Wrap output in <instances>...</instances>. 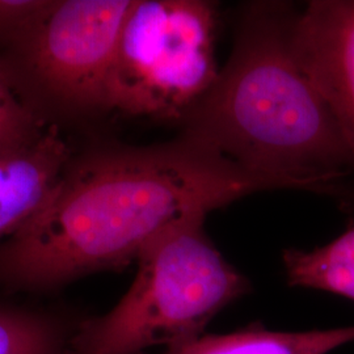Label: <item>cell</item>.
Masks as SVG:
<instances>
[{
  "instance_id": "2",
  "label": "cell",
  "mask_w": 354,
  "mask_h": 354,
  "mask_svg": "<svg viewBox=\"0 0 354 354\" xmlns=\"http://www.w3.org/2000/svg\"><path fill=\"white\" fill-rule=\"evenodd\" d=\"M292 16L277 3L247 10L227 64L181 122L183 134L289 189L346 197L353 156L294 55Z\"/></svg>"
},
{
  "instance_id": "12",
  "label": "cell",
  "mask_w": 354,
  "mask_h": 354,
  "mask_svg": "<svg viewBox=\"0 0 354 354\" xmlns=\"http://www.w3.org/2000/svg\"><path fill=\"white\" fill-rule=\"evenodd\" d=\"M42 122L0 75V140L24 134Z\"/></svg>"
},
{
  "instance_id": "9",
  "label": "cell",
  "mask_w": 354,
  "mask_h": 354,
  "mask_svg": "<svg viewBox=\"0 0 354 354\" xmlns=\"http://www.w3.org/2000/svg\"><path fill=\"white\" fill-rule=\"evenodd\" d=\"M282 261L290 286L327 291L354 301V226L311 251L285 250Z\"/></svg>"
},
{
  "instance_id": "6",
  "label": "cell",
  "mask_w": 354,
  "mask_h": 354,
  "mask_svg": "<svg viewBox=\"0 0 354 354\" xmlns=\"http://www.w3.org/2000/svg\"><path fill=\"white\" fill-rule=\"evenodd\" d=\"M291 48L354 160V0H313L292 16Z\"/></svg>"
},
{
  "instance_id": "3",
  "label": "cell",
  "mask_w": 354,
  "mask_h": 354,
  "mask_svg": "<svg viewBox=\"0 0 354 354\" xmlns=\"http://www.w3.org/2000/svg\"><path fill=\"white\" fill-rule=\"evenodd\" d=\"M206 216L178 221L142 251L133 283L111 311L76 326L61 354H145L203 336L250 282L216 250Z\"/></svg>"
},
{
  "instance_id": "7",
  "label": "cell",
  "mask_w": 354,
  "mask_h": 354,
  "mask_svg": "<svg viewBox=\"0 0 354 354\" xmlns=\"http://www.w3.org/2000/svg\"><path fill=\"white\" fill-rule=\"evenodd\" d=\"M70 162L58 127L45 122L0 140V244L46 209Z\"/></svg>"
},
{
  "instance_id": "8",
  "label": "cell",
  "mask_w": 354,
  "mask_h": 354,
  "mask_svg": "<svg viewBox=\"0 0 354 354\" xmlns=\"http://www.w3.org/2000/svg\"><path fill=\"white\" fill-rule=\"evenodd\" d=\"M354 342V326L302 332L272 330L261 324L223 335H205L165 349V354H328Z\"/></svg>"
},
{
  "instance_id": "1",
  "label": "cell",
  "mask_w": 354,
  "mask_h": 354,
  "mask_svg": "<svg viewBox=\"0 0 354 354\" xmlns=\"http://www.w3.org/2000/svg\"><path fill=\"white\" fill-rule=\"evenodd\" d=\"M269 189L289 188L184 134L102 149L70 167L46 209L0 244V283L44 290L127 268L178 221Z\"/></svg>"
},
{
  "instance_id": "4",
  "label": "cell",
  "mask_w": 354,
  "mask_h": 354,
  "mask_svg": "<svg viewBox=\"0 0 354 354\" xmlns=\"http://www.w3.org/2000/svg\"><path fill=\"white\" fill-rule=\"evenodd\" d=\"M218 13L205 0H133L109 77L106 111L183 122L214 84Z\"/></svg>"
},
{
  "instance_id": "11",
  "label": "cell",
  "mask_w": 354,
  "mask_h": 354,
  "mask_svg": "<svg viewBox=\"0 0 354 354\" xmlns=\"http://www.w3.org/2000/svg\"><path fill=\"white\" fill-rule=\"evenodd\" d=\"M51 4L50 0H0V42L23 45Z\"/></svg>"
},
{
  "instance_id": "10",
  "label": "cell",
  "mask_w": 354,
  "mask_h": 354,
  "mask_svg": "<svg viewBox=\"0 0 354 354\" xmlns=\"http://www.w3.org/2000/svg\"><path fill=\"white\" fill-rule=\"evenodd\" d=\"M73 330L39 311L0 304V354H61Z\"/></svg>"
},
{
  "instance_id": "5",
  "label": "cell",
  "mask_w": 354,
  "mask_h": 354,
  "mask_svg": "<svg viewBox=\"0 0 354 354\" xmlns=\"http://www.w3.org/2000/svg\"><path fill=\"white\" fill-rule=\"evenodd\" d=\"M133 0H53L23 44L41 83L66 102L106 109L122 26Z\"/></svg>"
}]
</instances>
